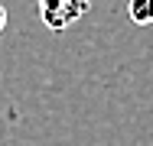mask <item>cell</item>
<instances>
[{
	"instance_id": "cell-1",
	"label": "cell",
	"mask_w": 153,
	"mask_h": 146,
	"mask_svg": "<svg viewBox=\"0 0 153 146\" xmlns=\"http://www.w3.org/2000/svg\"><path fill=\"white\" fill-rule=\"evenodd\" d=\"M36 7H39V20L52 32H62L88 13L91 0H36Z\"/></svg>"
},
{
	"instance_id": "cell-2",
	"label": "cell",
	"mask_w": 153,
	"mask_h": 146,
	"mask_svg": "<svg viewBox=\"0 0 153 146\" xmlns=\"http://www.w3.org/2000/svg\"><path fill=\"white\" fill-rule=\"evenodd\" d=\"M127 16L137 26H153V0H127Z\"/></svg>"
},
{
	"instance_id": "cell-3",
	"label": "cell",
	"mask_w": 153,
	"mask_h": 146,
	"mask_svg": "<svg viewBox=\"0 0 153 146\" xmlns=\"http://www.w3.org/2000/svg\"><path fill=\"white\" fill-rule=\"evenodd\" d=\"M3 29H7V10L0 7V32H3Z\"/></svg>"
}]
</instances>
